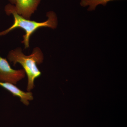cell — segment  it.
Here are the masks:
<instances>
[{
  "mask_svg": "<svg viewBox=\"0 0 127 127\" xmlns=\"http://www.w3.org/2000/svg\"><path fill=\"white\" fill-rule=\"evenodd\" d=\"M5 11L8 15H13L14 22L10 27L0 32V36L6 35L16 28H21L25 32V34L23 36V40L22 43H24L26 49L30 47V37L37 29L43 27L55 29L57 26V17L56 13L53 11H49L47 13L48 19L46 21L40 22L26 19L18 15L16 11L15 6L11 4H8L6 6Z\"/></svg>",
  "mask_w": 127,
  "mask_h": 127,
  "instance_id": "obj_1",
  "label": "cell"
},
{
  "mask_svg": "<svg viewBox=\"0 0 127 127\" xmlns=\"http://www.w3.org/2000/svg\"><path fill=\"white\" fill-rule=\"evenodd\" d=\"M7 58L10 62L13 63L14 66L18 63L23 67L28 77L27 90V92H31L35 87V79L41 75L37 66V65L42 63L44 58L40 49L39 47L35 48L31 55L26 56L22 52L21 48H17L10 51Z\"/></svg>",
  "mask_w": 127,
  "mask_h": 127,
  "instance_id": "obj_2",
  "label": "cell"
},
{
  "mask_svg": "<svg viewBox=\"0 0 127 127\" xmlns=\"http://www.w3.org/2000/svg\"><path fill=\"white\" fill-rule=\"evenodd\" d=\"M25 76L23 69L14 70L11 68L7 60L0 56V82L15 85Z\"/></svg>",
  "mask_w": 127,
  "mask_h": 127,
  "instance_id": "obj_3",
  "label": "cell"
},
{
  "mask_svg": "<svg viewBox=\"0 0 127 127\" xmlns=\"http://www.w3.org/2000/svg\"><path fill=\"white\" fill-rule=\"evenodd\" d=\"M41 0H15V9L17 13L26 19L30 20L37 10Z\"/></svg>",
  "mask_w": 127,
  "mask_h": 127,
  "instance_id": "obj_4",
  "label": "cell"
},
{
  "mask_svg": "<svg viewBox=\"0 0 127 127\" xmlns=\"http://www.w3.org/2000/svg\"><path fill=\"white\" fill-rule=\"evenodd\" d=\"M0 86L9 91L14 96L18 97L20 98V101L23 104L28 106L30 101L33 100L32 93L31 92H27L22 91L14 84L9 83L0 82Z\"/></svg>",
  "mask_w": 127,
  "mask_h": 127,
  "instance_id": "obj_5",
  "label": "cell"
},
{
  "mask_svg": "<svg viewBox=\"0 0 127 127\" xmlns=\"http://www.w3.org/2000/svg\"><path fill=\"white\" fill-rule=\"evenodd\" d=\"M113 0H81L80 4L82 7H88V11H92L95 10L99 5L105 6L108 2Z\"/></svg>",
  "mask_w": 127,
  "mask_h": 127,
  "instance_id": "obj_6",
  "label": "cell"
},
{
  "mask_svg": "<svg viewBox=\"0 0 127 127\" xmlns=\"http://www.w3.org/2000/svg\"><path fill=\"white\" fill-rule=\"evenodd\" d=\"M10 2L12 4H15V0H9Z\"/></svg>",
  "mask_w": 127,
  "mask_h": 127,
  "instance_id": "obj_7",
  "label": "cell"
}]
</instances>
